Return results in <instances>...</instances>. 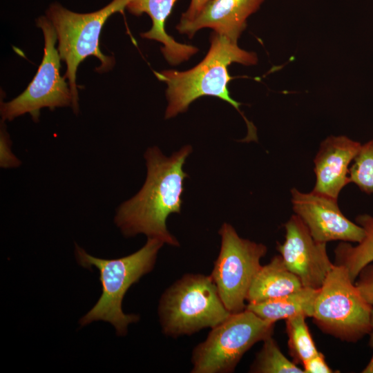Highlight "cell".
<instances>
[{"label": "cell", "instance_id": "obj_1", "mask_svg": "<svg viewBox=\"0 0 373 373\" xmlns=\"http://www.w3.org/2000/svg\"><path fill=\"white\" fill-rule=\"evenodd\" d=\"M191 152L190 145L171 157L165 156L157 146L146 149L145 182L136 195L119 205L114 217L124 236L143 233L169 245H180L168 231L166 222L170 214L181 212L183 182L188 177L183 166Z\"/></svg>", "mask_w": 373, "mask_h": 373}, {"label": "cell", "instance_id": "obj_2", "mask_svg": "<svg viewBox=\"0 0 373 373\" xmlns=\"http://www.w3.org/2000/svg\"><path fill=\"white\" fill-rule=\"evenodd\" d=\"M257 60L255 53L240 48L237 42L214 32L207 55L195 67L186 71H154L157 78L167 85L165 119L185 112L190 104L201 97H216L231 104L243 117L248 131L242 141H257L255 126L245 117L239 108L241 104L231 97L227 88L232 79L227 70L230 64L236 62L249 66L256 64Z\"/></svg>", "mask_w": 373, "mask_h": 373}, {"label": "cell", "instance_id": "obj_3", "mask_svg": "<svg viewBox=\"0 0 373 373\" xmlns=\"http://www.w3.org/2000/svg\"><path fill=\"white\" fill-rule=\"evenodd\" d=\"M164 243L155 238H148L137 251L116 259L99 258L88 254L75 244L78 263L86 268L96 267L99 272L102 293L94 307L79 321L84 326L95 321L112 324L118 336H125L128 324L139 321L136 314H124L122 303L127 290L154 267L157 253Z\"/></svg>", "mask_w": 373, "mask_h": 373}, {"label": "cell", "instance_id": "obj_4", "mask_svg": "<svg viewBox=\"0 0 373 373\" xmlns=\"http://www.w3.org/2000/svg\"><path fill=\"white\" fill-rule=\"evenodd\" d=\"M131 0H113L103 8L90 13H77L64 8L58 3L50 5L46 17L53 25L58 39V52L66 64L64 76L68 79L73 95L72 108L79 112L76 73L79 64L87 57L93 55L101 61L97 68L100 72L111 69L114 58L104 55L99 50V39L106 21L115 12H124Z\"/></svg>", "mask_w": 373, "mask_h": 373}, {"label": "cell", "instance_id": "obj_5", "mask_svg": "<svg viewBox=\"0 0 373 373\" xmlns=\"http://www.w3.org/2000/svg\"><path fill=\"white\" fill-rule=\"evenodd\" d=\"M231 314L223 304L211 275L183 276L165 290L158 306L162 332L171 337L213 328Z\"/></svg>", "mask_w": 373, "mask_h": 373}, {"label": "cell", "instance_id": "obj_6", "mask_svg": "<svg viewBox=\"0 0 373 373\" xmlns=\"http://www.w3.org/2000/svg\"><path fill=\"white\" fill-rule=\"evenodd\" d=\"M372 309L346 268L334 264L319 288L312 318L323 332L356 343L369 334Z\"/></svg>", "mask_w": 373, "mask_h": 373}, {"label": "cell", "instance_id": "obj_7", "mask_svg": "<svg viewBox=\"0 0 373 373\" xmlns=\"http://www.w3.org/2000/svg\"><path fill=\"white\" fill-rule=\"evenodd\" d=\"M275 322L245 309L231 314L211 328L207 338L193 350L192 373H229L256 343L271 336Z\"/></svg>", "mask_w": 373, "mask_h": 373}, {"label": "cell", "instance_id": "obj_8", "mask_svg": "<svg viewBox=\"0 0 373 373\" xmlns=\"http://www.w3.org/2000/svg\"><path fill=\"white\" fill-rule=\"evenodd\" d=\"M218 233L221 247L211 276L227 309L237 313L246 309L249 287L267 249L262 243L240 237L228 223Z\"/></svg>", "mask_w": 373, "mask_h": 373}, {"label": "cell", "instance_id": "obj_9", "mask_svg": "<svg viewBox=\"0 0 373 373\" xmlns=\"http://www.w3.org/2000/svg\"><path fill=\"white\" fill-rule=\"evenodd\" d=\"M37 26L44 37V54L37 73L26 89L8 102L1 103L3 122L11 121L26 113L35 122L39 120L40 110L73 106V95L65 77H61L60 56L55 48L57 33L47 17L37 19Z\"/></svg>", "mask_w": 373, "mask_h": 373}, {"label": "cell", "instance_id": "obj_10", "mask_svg": "<svg viewBox=\"0 0 373 373\" xmlns=\"http://www.w3.org/2000/svg\"><path fill=\"white\" fill-rule=\"evenodd\" d=\"M285 240L277 244L286 267L305 287L319 289L334 265L329 258L326 244L315 240L296 214L284 225Z\"/></svg>", "mask_w": 373, "mask_h": 373}, {"label": "cell", "instance_id": "obj_11", "mask_svg": "<svg viewBox=\"0 0 373 373\" xmlns=\"http://www.w3.org/2000/svg\"><path fill=\"white\" fill-rule=\"evenodd\" d=\"M291 201L294 214L305 223L315 240L358 243L363 238V229L344 216L337 199L313 191L303 193L292 188Z\"/></svg>", "mask_w": 373, "mask_h": 373}, {"label": "cell", "instance_id": "obj_12", "mask_svg": "<svg viewBox=\"0 0 373 373\" xmlns=\"http://www.w3.org/2000/svg\"><path fill=\"white\" fill-rule=\"evenodd\" d=\"M362 144L346 136L331 135L323 140L314 159L316 182L313 191L337 199L349 183V166Z\"/></svg>", "mask_w": 373, "mask_h": 373}, {"label": "cell", "instance_id": "obj_13", "mask_svg": "<svg viewBox=\"0 0 373 373\" xmlns=\"http://www.w3.org/2000/svg\"><path fill=\"white\" fill-rule=\"evenodd\" d=\"M264 0H208L189 21H180L176 28L191 38L199 30L212 28L214 32L237 42L247 26V19Z\"/></svg>", "mask_w": 373, "mask_h": 373}, {"label": "cell", "instance_id": "obj_14", "mask_svg": "<svg viewBox=\"0 0 373 373\" xmlns=\"http://www.w3.org/2000/svg\"><path fill=\"white\" fill-rule=\"evenodd\" d=\"M178 0H131L126 8L134 15L146 13L151 19L152 27L141 34L144 38L157 41L163 44L161 51L172 66L178 65L198 52L193 46L177 42L165 30V22Z\"/></svg>", "mask_w": 373, "mask_h": 373}, {"label": "cell", "instance_id": "obj_15", "mask_svg": "<svg viewBox=\"0 0 373 373\" xmlns=\"http://www.w3.org/2000/svg\"><path fill=\"white\" fill-rule=\"evenodd\" d=\"M300 280L286 267L280 255L262 265L253 279L247 301L253 304L274 299L303 287Z\"/></svg>", "mask_w": 373, "mask_h": 373}, {"label": "cell", "instance_id": "obj_16", "mask_svg": "<svg viewBox=\"0 0 373 373\" xmlns=\"http://www.w3.org/2000/svg\"><path fill=\"white\" fill-rule=\"evenodd\" d=\"M319 289L303 287L285 296L260 303L247 304L246 309L272 322L303 315L312 317Z\"/></svg>", "mask_w": 373, "mask_h": 373}, {"label": "cell", "instance_id": "obj_17", "mask_svg": "<svg viewBox=\"0 0 373 373\" xmlns=\"http://www.w3.org/2000/svg\"><path fill=\"white\" fill-rule=\"evenodd\" d=\"M355 221L364 230L362 240L355 246L341 241L334 249V264L345 267L353 282L361 271L373 262V216L359 214Z\"/></svg>", "mask_w": 373, "mask_h": 373}, {"label": "cell", "instance_id": "obj_18", "mask_svg": "<svg viewBox=\"0 0 373 373\" xmlns=\"http://www.w3.org/2000/svg\"><path fill=\"white\" fill-rule=\"evenodd\" d=\"M306 318L298 315L285 320L288 347L296 364L303 365L319 352L306 323Z\"/></svg>", "mask_w": 373, "mask_h": 373}, {"label": "cell", "instance_id": "obj_19", "mask_svg": "<svg viewBox=\"0 0 373 373\" xmlns=\"http://www.w3.org/2000/svg\"><path fill=\"white\" fill-rule=\"evenodd\" d=\"M289 361L281 352L276 341L269 336L263 341L249 372L254 373H304L303 369Z\"/></svg>", "mask_w": 373, "mask_h": 373}, {"label": "cell", "instance_id": "obj_20", "mask_svg": "<svg viewBox=\"0 0 373 373\" xmlns=\"http://www.w3.org/2000/svg\"><path fill=\"white\" fill-rule=\"evenodd\" d=\"M349 177L361 191L373 194V140L361 145L350 167Z\"/></svg>", "mask_w": 373, "mask_h": 373}, {"label": "cell", "instance_id": "obj_21", "mask_svg": "<svg viewBox=\"0 0 373 373\" xmlns=\"http://www.w3.org/2000/svg\"><path fill=\"white\" fill-rule=\"evenodd\" d=\"M21 162L11 151V140L3 125L0 131V166L3 169L17 168Z\"/></svg>", "mask_w": 373, "mask_h": 373}, {"label": "cell", "instance_id": "obj_22", "mask_svg": "<svg viewBox=\"0 0 373 373\" xmlns=\"http://www.w3.org/2000/svg\"><path fill=\"white\" fill-rule=\"evenodd\" d=\"M356 279V286L365 300L373 307V264L365 266Z\"/></svg>", "mask_w": 373, "mask_h": 373}, {"label": "cell", "instance_id": "obj_23", "mask_svg": "<svg viewBox=\"0 0 373 373\" xmlns=\"http://www.w3.org/2000/svg\"><path fill=\"white\" fill-rule=\"evenodd\" d=\"M304 373H332V370L325 361V356L318 352V354L306 361L303 364Z\"/></svg>", "mask_w": 373, "mask_h": 373}, {"label": "cell", "instance_id": "obj_24", "mask_svg": "<svg viewBox=\"0 0 373 373\" xmlns=\"http://www.w3.org/2000/svg\"><path fill=\"white\" fill-rule=\"evenodd\" d=\"M204 0H191L188 10L182 15L181 21L191 20L200 10Z\"/></svg>", "mask_w": 373, "mask_h": 373}, {"label": "cell", "instance_id": "obj_25", "mask_svg": "<svg viewBox=\"0 0 373 373\" xmlns=\"http://www.w3.org/2000/svg\"><path fill=\"white\" fill-rule=\"evenodd\" d=\"M368 335L370 336L369 345L373 350V309H372V315H371L370 329ZM361 372L362 373H373V353L369 363L367 364V365L362 370Z\"/></svg>", "mask_w": 373, "mask_h": 373}, {"label": "cell", "instance_id": "obj_26", "mask_svg": "<svg viewBox=\"0 0 373 373\" xmlns=\"http://www.w3.org/2000/svg\"><path fill=\"white\" fill-rule=\"evenodd\" d=\"M207 1H208V0H204L203 4H204V3H206Z\"/></svg>", "mask_w": 373, "mask_h": 373}]
</instances>
